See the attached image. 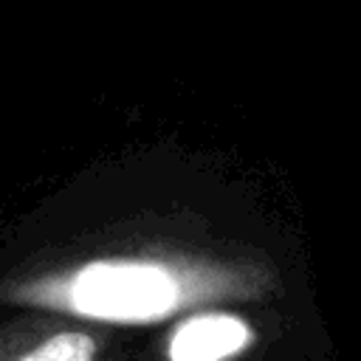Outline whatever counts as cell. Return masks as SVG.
Segmentation results:
<instances>
[{
    "label": "cell",
    "mask_w": 361,
    "mask_h": 361,
    "mask_svg": "<svg viewBox=\"0 0 361 361\" xmlns=\"http://www.w3.org/2000/svg\"><path fill=\"white\" fill-rule=\"evenodd\" d=\"M65 302L96 319L144 322L166 316L178 296V276L155 259H93L62 282Z\"/></svg>",
    "instance_id": "cell-1"
},
{
    "label": "cell",
    "mask_w": 361,
    "mask_h": 361,
    "mask_svg": "<svg viewBox=\"0 0 361 361\" xmlns=\"http://www.w3.org/2000/svg\"><path fill=\"white\" fill-rule=\"evenodd\" d=\"M251 341V330L243 319L228 313H212L189 319L175 330L169 355L172 361H223L240 353Z\"/></svg>",
    "instance_id": "cell-2"
},
{
    "label": "cell",
    "mask_w": 361,
    "mask_h": 361,
    "mask_svg": "<svg viewBox=\"0 0 361 361\" xmlns=\"http://www.w3.org/2000/svg\"><path fill=\"white\" fill-rule=\"evenodd\" d=\"M96 341L82 330H62L31 347L20 361H93Z\"/></svg>",
    "instance_id": "cell-3"
}]
</instances>
